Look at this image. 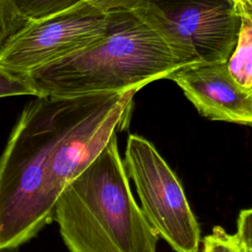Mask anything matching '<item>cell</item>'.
<instances>
[{
  "label": "cell",
  "mask_w": 252,
  "mask_h": 252,
  "mask_svg": "<svg viewBox=\"0 0 252 252\" xmlns=\"http://www.w3.org/2000/svg\"><path fill=\"white\" fill-rule=\"evenodd\" d=\"M77 95L35 96L13 127L0 156V252H15L53 220L61 194L53 150Z\"/></svg>",
  "instance_id": "6da1fadb"
},
{
  "label": "cell",
  "mask_w": 252,
  "mask_h": 252,
  "mask_svg": "<svg viewBox=\"0 0 252 252\" xmlns=\"http://www.w3.org/2000/svg\"><path fill=\"white\" fill-rule=\"evenodd\" d=\"M53 220L69 252H157L158 235L132 195L116 132L63 189Z\"/></svg>",
  "instance_id": "7a4b0ae2"
},
{
  "label": "cell",
  "mask_w": 252,
  "mask_h": 252,
  "mask_svg": "<svg viewBox=\"0 0 252 252\" xmlns=\"http://www.w3.org/2000/svg\"><path fill=\"white\" fill-rule=\"evenodd\" d=\"M106 18L100 38L25 79L35 96L138 92L179 67L160 35L134 11Z\"/></svg>",
  "instance_id": "3957f363"
},
{
  "label": "cell",
  "mask_w": 252,
  "mask_h": 252,
  "mask_svg": "<svg viewBox=\"0 0 252 252\" xmlns=\"http://www.w3.org/2000/svg\"><path fill=\"white\" fill-rule=\"evenodd\" d=\"M156 31L175 63H226L237 40L234 0H143L134 11Z\"/></svg>",
  "instance_id": "277c9868"
},
{
  "label": "cell",
  "mask_w": 252,
  "mask_h": 252,
  "mask_svg": "<svg viewBox=\"0 0 252 252\" xmlns=\"http://www.w3.org/2000/svg\"><path fill=\"white\" fill-rule=\"evenodd\" d=\"M123 164L135 185L142 212L158 236L176 252H198L201 230L182 184L155 146L130 134Z\"/></svg>",
  "instance_id": "5b68a950"
},
{
  "label": "cell",
  "mask_w": 252,
  "mask_h": 252,
  "mask_svg": "<svg viewBox=\"0 0 252 252\" xmlns=\"http://www.w3.org/2000/svg\"><path fill=\"white\" fill-rule=\"evenodd\" d=\"M106 14L87 0L29 20L0 46V72L24 80L33 71L85 48L106 31Z\"/></svg>",
  "instance_id": "8992f818"
},
{
  "label": "cell",
  "mask_w": 252,
  "mask_h": 252,
  "mask_svg": "<svg viewBox=\"0 0 252 252\" xmlns=\"http://www.w3.org/2000/svg\"><path fill=\"white\" fill-rule=\"evenodd\" d=\"M177 84L198 112L214 121L250 126L252 92L231 77L226 63L183 65L166 77Z\"/></svg>",
  "instance_id": "52a82bcc"
},
{
  "label": "cell",
  "mask_w": 252,
  "mask_h": 252,
  "mask_svg": "<svg viewBox=\"0 0 252 252\" xmlns=\"http://www.w3.org/2000/svg\"><path fill=\"white\" fill-rule=\"evenodd\" d=\"M200 252H252V211L241 210L234 234L227 233L220 225L202 240Z\"/></svg>",
  "instance_id": "ba28073f"
},
{
  "label": "cell",
  "mask_w": 252,
  "mask_h": 252,
  "mask_svg": "<svg viewBox=\"0 0 252 252\" xmlns=\"http://www.w3.org/2000/svg\"><path fill=\"white\" fill-rule=\"evenodd\" d=\"M240 13V27L236 44L226 61L233 80L244 90L252 92V14Z\"/></svg>",
  "instance_id": "9c48e42d"
},
{
  "label": "cell",
  "mask_w": 252,
  "mask_h": 252,
  "mask_svg": "<svg viewBox=\"0 0 252 252\" xmlns=\"http://www.w3.org/2000/svg\"><path fill=\"white\" fill-rule=\"evenodd\" d=\"M27 20H36L66 10L83 0H13Z\"/></svg>",
  "instance_id": "30bf717a"
},
{
  "label": "cell",
  "mask_w": 252,
  "mask_h": 252,
  "mask_svg": "<svg viewBox=\"0 0 252 252\" xmlns=\"http://www.w3.org/2000/svg\"><path fill=\"white\" fill-rule=\"evenodd\" d=\"M26 23L13 0H0V46Z\"/></svg>",
  "instance_id": "8fae6325"
},
{
  "label": "cell",
  "mask_w": 252,
  "mask_h": 252,
  "mask_svg": "<svg viewBox=\"0 0 252 252\" xmlns=\"http://www.w3.org/2000/svg\"><path fill=\"white\" fill-rule=\"evenodd\" d=\"M13 95L35 96V94L26 81L0 72V97Z\"/></svg>",
  "instance_id": "7c38bea8"
},
{
  "label": "cell",
  "mask_w": 252,
  "mask_h": 252,
  "mask_svg": "<svg viewBox=\"0 0 252 252\" xmlns=\"http://www.w3.org/2000/svg\"><path fill=\"white\" fill-rule=\"evenodd\" d=\"M93 6L103 12L104 14L135 11L143 0H87Z\"/></svg>",
  "instance_id": "4fadbf2b"
},
{
  "label": "cell",
  "mask_w": 252,
  "mask_h": 252,
  "mask_svg": "<svg viewBox=\"0 0 252 252\" xmlns=\"http://www.w3.org/2000/svg\"><path fill=\"white\" fill-rule=\"evenodd\" d=\"M239 12L252 14V0H234Z\"/></svg>",
  "instance_id": "5bb4252c"
}]
</instances>
